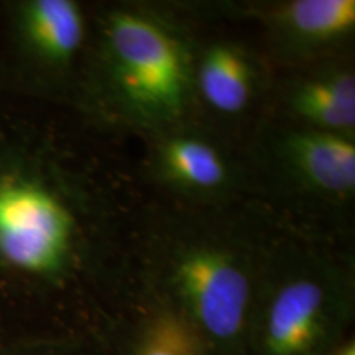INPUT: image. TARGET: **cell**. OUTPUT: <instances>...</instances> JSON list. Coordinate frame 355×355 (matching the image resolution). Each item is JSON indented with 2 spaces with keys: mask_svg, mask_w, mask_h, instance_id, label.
<instances>
[{
  "mask_svg": "<svg viewBox=\"0 0 355 355\" xmlns=\"http://www.w3.org/2000/svg\"><path fill=\"white\" fill-rule=\"evenodd\" d=\"M91 3L10 0L0 7V94L76 112L91 51Z\"/></svg>",
  "mask_w": 355,
  "mask_h": 355,
  "instance_id": "obj_6",
  "label": "cell"
},
{
  "mask_svg": "<svg viewBox=\"0 0 355 355\" xmlns=\"http://www.w3.org/2000/svg\"><path fill=\"white\" fill-rule=\"evenodd\" d=\"M194 19L196 121L243 141L265 115L273 66L259 42L227 28L211 2H188Z\"/></svg>",
  "mask_w": 355,
  "mask_h": 355,
  "instance_id": "obj_7",
  "label": "cell"
},
{
  "mask_svg": "<svg viewBox=\"0 0 355 355\" xmlns=\"http://www.w3.org/2000/svg\"><path fill=\"white\" fill-rule=\"evenodd\" d=\"M243 153L254 201L288 227L354 243L355 137L261 119Z\"/></svg>",
  "mask_w": 355,
  "mask_h": 355,
  "instance_id": "obj_4",
  "label": "cell"
},
{
  "mask_svg": "<svg viewBox=\"0 0 355 355\" xmlns=\"http://www.w3.org/2000/svg\"><path fill=\"white\" fill-rule=\"evenodd\" d=\"M8 97V96H7ZM0 94V344L40 337L96 278L125 275L139 175L76 114Z\"/></svg>",
  "mask_w": 355,
  "mask_h": 355,
  "instance_id": "obj_1",
  "label": "cell"
},
{
  "mask_svg": "<svg viewBox=\"0 0 355 355\" xmlns=\"http://www.w3.org/2000/svg\"><path fill=\"white\" fill-rule=\"evenodd\" d=\"M334 355H355V344H354V340H347V343L337 345Z\"/></svg>",
  "mask_w": 355,
  "mask_h": 355,
  "instance_id": "obj_12",
  "label": "cell"
},
{
  "mask_svg": "<svg viewBox=\"0 0 355 355\" xmlns=\"http://www.w3.org/2000/svg\"><path fill=\"white\" fill-rule=\"evenodd\" d=\"M91 51L74 114L135 139L196 121L188 2L91 3Z\"/></svg>",
  "mask_w": 355,
  "mask_h": 355,
  "instance_id": "obj_3",
  "label": "cell"
},
{
  "mask_svg": "<svg viewBox=\"0 0 355 355\" xmlns=\"http://www.w3.org/2000/svg\"><path fill=\"white\" fill-rule=\"evenodd\" d=\"M139 140L144 153L137 175L145 193L189 206L252 199L243 141L199 121Z\"/></svg>",
  "mask_w": 355,
  "mask_h": 355,
  "instance_id": "obj_8",
  "label": "cell"
},
{
  "mask_svg": "<svg viewBox=\"0 0 355 355\" xmlns=\"http://www.w3.org/2000/svg\"><path fill=\"white\" fill-rule=\"evenodd\" d=\"M355 56L273 69L263 119L355 137Z\"/></svg>",
  "mask_w": 355,
  "mask_h": 355,
  "instance_id": "obj_10",
  "label": "cell"
},
{
  "mask_svg": "<svg viewBox=\"0 0 355 355\" xmlns=\"http://www.w3.org/2000/svg\"><path fill=\"white\" fill-rule=\"evenodd\" d=\"M146 316L133 331V355H211L199 332L170 306L146 295Z\"/></svg>",
  "mask_w": 355,
  "mask_h": 355,
  "instance_id": "obj_11",
  "label": "cell"
},
{
  "mask_svg": "<svg viewBox=\"0 0 355 355\" xmlns=\"http://www.w3.org/2000/svg\"><path fill=\"white\" fill-rule=\"evenodd\" d=\"M285 227L254 199L189 206L144 189L128 232L125 273L181 314L211 350L237 354Z\"/></svg>",
  "mask_w": 355,
  "mask_h": 355,
  "instance_id": "obj_2",
  "label": "cell"
},
{
  "mask_svg": "<svg viewBox=\"0 0 355 355\" xmlns=\"http://www.w3.org/2000/svg\"><path fill=\"white\" fill-rule=\"evenodd\" d=\"M217 12L255 26L273 69L354 55L355 0H224Z\"/></svg>",
  "mask_w": 355,
  "mask_h": 355,
  "instance_id": "obj_9",
  "label": "cell"
},
{
  "mask_svg": "<svg viewBox=\"0 0 355 355\" xmlns=\"http://www.w3.org/2000/svg\"><path fill=\"white\" fill-rule=\"evenodd\" d=\"M354 243L283 229L257 291L245 345L255 355H324L347 319Z\"/></svg>",
  "mask_w": 355,
  "mask_h": 355,
  "instance_id": "obj_5",
  "label": "cell"
}]
</instances>
